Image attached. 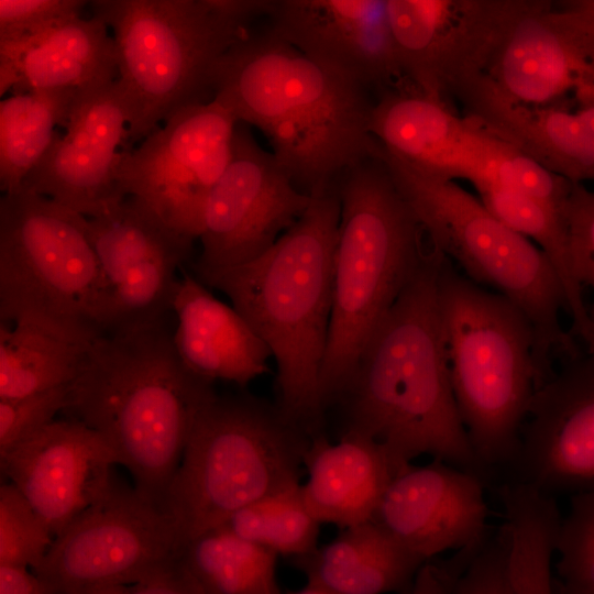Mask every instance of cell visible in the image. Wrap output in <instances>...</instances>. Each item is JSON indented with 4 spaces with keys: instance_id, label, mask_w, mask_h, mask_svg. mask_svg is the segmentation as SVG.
I'll list each match as a JSON object with an SVG mask.
<instances>
[{
    "instance_id": "1f68e13d",
    "label": "cell",
    "mask_w": 594,
    "mask_h": 594,
    "mask_svg": "<svg viewBox=\"0 0 594 594\" xmlns=\"http://www.w3.org/2000/svg\"><path fill=\"white\" fill-rule=\"evenodd\" d=\"M319 525L305 504L301 484H296L239 509L222 526L277 556L294 559L318 547Z\"/></svg>"
},
{
    "instance_id": "30bf717a",
    "label": "cell",
    "mask_w": 594,
    "mask_h": 594,
    "mask_svg": "<svg viewBox=\"0 0 594 594\" xmlns=\"http://www.w3.org/2000/svg\"><path fill=\"white\" fill-rule=\"evenodd\" d=\"M309 440L277 406L217 395L197 418L167 492L183 549L239 509L299 484Z\"/></svg>"
},
{
    "instance_id": "484cf974",
    "label": "cell",
    "mask_w": 594,
    "mask_h": 594,
    "mask_svg": "<svg viewBox=\"0 0 594 594\" xmlns=\"http://www.w3.org/2000/svg\"><path fill=\"white\" fill-rule=\"evenodd\" d=\"M173 341L195 374L245 386L268 371L270 349L248 321L184 268L173 301Z\"/></svg>"
},
{
    "instance_id": "4dcf8cb0",
    "label": "cell",
    "mask_w": 594,
    "mask_h": 594,
    "mask_svg": "<svg viewBox=\"0 0 594 594\" xmlns=\"http://www.w3.org/2000/svg\"><path fill=\"white\" fill-rule=\"evenodd\" d=\"M89 345L72 342L32 324L1 322L0 399L70 385Z\"/></svg>"
},
{
    "instance_id": "7bdbcfd3",
    "label": "cell",
    "mask_w": 594,
    "mask_h": 594,
    "mask_svg": "<svg viewBox=\"0 0 594 594\" xmlns=\"http://www.w3.org/2000/svg\"><path fill=\"white\" fill-rule=\"evenodd\" d=\"M280 594V593H279ZM285 594H339L322 586L306 583V585L299 590L290 591Z\"/></svg>"
},
{
    "instance_id": "f1b7e54d",
    "label": "cell",
    "mask_w": 594,
    "mask_h": 594,
    "mask_svg": "<svg viewBox=\"0 0 594 594\" xmlns=\"http://www.w3.org/2000/svg\"><path fill=\"white\" fill-rule=\"evenodd\" d=\"M80 90H35L11 95L0 102V188L21 187L65 128Z\"/></svg>"
},
{
    "instance_id": "d6a6232c",
    "label": "cell",
    "mask_w": 594,
    "mask_h": 594,
    "mask_svg": "<svg viewBox=\"0 0 594 594\" xmlns=\"http://www.w3.org/2000/svg\"><path fill=\"white\" fill-rule=\"evenodd\" d=\"M556 552L557 583L569 594H594V491L571 496Z\"/></svg>"
},
{
    "instance_id": "d590c367",
    "label": "cell",
    "mask_w": 594,
    "mask_h": 594,
    "mask_svg": "<svg viewBox=\"0 0 594 594\" xmlns=\"http://www.w3.org/2000/svg\"><path fill=\"white\" fill-rule=\"evenodd\" d=\"M508 557L509 536L503 524L491 532L458 580L452 594H514Z\"/></svg>"
},
{
    "instance_id": "2e32d148",
    "label": "cell",
    "mask_w": 594,
    "mask_h": 594,
    "mask_svg": "<svg viewBox=\"0 0 594 594\" xmlns=\"http://www.w3.org/2000/svg\"><path fill=\"white\" fill-rule=\"evenodd\" d=\"M87 230L110 295V334L166 321L180 280L178 271L193 262L194 241L134 196L87 218Z\"/></svg>"
},
{
    "instance_id": "5bb4252c",
    "label": "cell",
    "mask_w": 594,
    "mask_h": 594,
    "mask_svg": "<svg viewBox=\"0 0 594 594\" xmlns=\"http://www.w3.org/2000/svg\"><path fill=\"white\" fill-rule=\"evenodd\" d=\"M529 0H387L404 79L449 106L486 74Z\"/></svg>"
},
{
    "instance_id": "60d3db41",
    "label": "cell",
    "mask_w": 594,
    "mask_h": 594,
    "mask_svg": "<svg viewBox=\"0 0 594 594\" xmlns=\"http://www.w3.org/2000/svg\"><path fill=\"white\" fill-rule=\"evenodd\" d=\"M0 594H50L29 568L0 565Z\"/></svg>"
},
{
    "instance_id": "44dd1931",
    "label": "cell",
    "mask_w": 594,
    "mask_h": 594,
    "mask_svg": "<svg viewBox=\"0 0 594 594\" xmlns=\"http://www.w3.org/2000/svg\"><path fill=\"white\" fill-rule=\"evenodd\" d=\"M0 464L55 538L109 491L119 463L98 433L65 418L0 455Z\"/></svg>"
},
{
    "instance_id": "603a6c76",
    "label": "cell",
    "mask_w": 594,
    "mask_h": 594,
    "mask_svg": "<svg viewBox=\"0 0 594 594\" xmlns=\"http://www.w3.org/2000/svg\"><path fill=\"white\" fill-rule=\"evenodd\" d=\"M464 117L544 169L572 183L594 182V103L531 107L502 96L485 74L458 94Z\"/></svg>"
},
{
    "instance_id": "8d00e7d4",
    "label": "cell",
    "mask_w": 594,
    "mask_h": 594,
    "mask_svg": "<svg viewBox=\"0 0 594 594\" xmlns=\"http://www.w3.org/2000/svg\"><path fill=\"white\" fill-rule=\"evenodd\" d=\"M565 217L572 271L578 283L594 293V190L574 183ZM590 316L594 328V305Z\"/></svg>"
},
{
    "instance_id": "ab89813d",
    "label": "cell",
    "mask_w": 594,
    "mask_h": 594,
    "mask_svg": "<svg viewBox=\"0 0 594 594\" xmlns=\"http://www.w3.org/2000/svg\"><path fill=\"white\" fill-rule=\"evenodd\" d=\"M94 594H202L177 562L170 570L145 582L114 586Z\"/></svg>"
},
{
    "instance_id": "ac0fdd59",
    "label": "cell",
    "mask_w": 594,
    "mask_h": 594,
    "mask_svg": "<svg viewBox=\"0 0 594 594\" xmlns=\"http://www.w3.org/2000/svg\"><path fill=\"white\" fill-rule=\"evenodd\" d=\"M130 109L117 81L80 90L66 124L22 187L95 218L123 196L117 166L124 148Z\"/></svg>"
},
{
    "instance_id": "74e56055",
    "label": "cell",
    "mask_w": 594,
    "mask_h": 594,
    "mask_svg": "<svg viewBox=\"0 0 594 594\" xmlns=\"http://www.w3.org/2000/svg\"><path fill=\"white\" fill-rule=\"evenodd\" d=\"M87 6L82 0H0V40L29 36L82 16Z\"/></svg>"
},
{
    "instance_id": "9c48e42d",
    "label": "cell",
    "mask_w": 594,
    "mask_h": 594,
    "mask_svg": "<svg viewBox=\"0 0 594 594\" xmlns=\"http://www.w3.org/2000/svg\"><path fill=\"white\" fill-rule=\"evenodd\" d=\"M384 161L432 245L465 277L504 296L528 319L540 384L553 374L556 358L578 355L560 320L566 312L564 293L544 253L457 182L420 173L386 152Z\"/></svg>"
},
{
    "instance_id": "4316f807",
    "label": "cell",
    "mask_w": 594,
    "mask_h": 594,
    "mask_svg": "<svg viewBox=\"0 0 594 594\" xmlns=\"http://www.w3.org/2000/svg\"><path fill=\"white\" fill-rule=\"evenodd\" d=\"M292 561L307 583L339 594H408L426 563L374 520L343 528L329 543Z\"/></svg>"
},
{
    "instance_id": "8fae6325",
    "label": "cell",
    "mask_w": 594,
    "mask_h": 594,
    "mask_svg": "<svg viewBox=\"0 0 594 594\" xmlns=\"http://www.w3.org/2000/svg\"><path fill=\"white\" fill-rule=\"evenodd\" d=\"M370 129L389 155L429 176L465 179L477 193L509 188L566 208L573 189L574 183L410 86L380 95Z\"/></svg>"
},
{
    "instance_id": "d4e9b609",
    "label": "cell",
    "mask_w": 594,
    "mask_h": 594,
    "mask_svg": "<svg viewBox=\"0 0 594 594\" xmlns=\"http://www.w3.org/2000/svg\"><path fill=\"white\" fill-rule=\"evenodd\" d=\"M407 464L361 433L343 431L338 442L317 433L304 454L305 504L319 524L343 529L372 520L389 483Z\"/></svg>"
},
{
    "instance_id": "83f0119b",
    "label": "cell",
    "mask_w": 594,
    "mask_h": 594,
    "mask_svg": "<svg viewBox=\"0 0 594 594\" xmlns=\"http://www.w3.org/2000/svg\"><path fill=\"white\" fill-rule=\"evenodd\" d=\"M514 594H553L552 557L561 514L554 498L518 482L499 487Z\"/></svg>"
},
{
    "instance_id": "5b68a950",
    "label": "cell",
    "mask_w": 594,
    "mask_h": 594,
    "mask_svg": "<svg viewBox=\"0 0 594 594\" xmlns=\"http://www.w3.org/2000/svg\"><path fill=\"white\" fill-rule=\"evenodd\" d=\"M337 186L341 216L320 375L324 408L343 398L362 350L433 248L384 155L349 168Z\"/></svg>"
},
{
    "instance_id": "b9f144b4",
    "label": "cell",
    "mask_w": 594,
    "mask_h": 594,
    "mask_svg": "<svg viewBox=\"0 0 594 594\" xmlns=\"http://www.w3.org/2000/svg\"><path fill=\"white\" fill-rule=\"evenodd\" d=\"M560 4L594 24V0H569L561 1Z\"/></svg>"
},
{
    "instance_id": "7a4b0ae2",
    "label": "cell",
    "mask_w": 594,
    "mask_h": 594,
    "mask_svg": "<svg viewBox=\"0 0 594 594\" xmlns=\"http://www.w3.org/2000/svg\"><path fill=\"white\" fill-rule=\"evenodd\" d=\"M444 256L433 246L359 358L343 400L348 425L399 462L422 454L482 477L450 381L439 305Z\"/></svg>"
},
{
    "instance_id": "e0dca14e",
    "label": "cell",
    "mask_w": 594,
    "mask_h": 594,
    "mask_svg": "<svg viewBox=\"0 0 594 594\" xmlns=\"http://www.w3.org/2000/svg\"><path fill=\"white\" fill-rule=\"evenodd\" d=\"M508 472L552 498L594 491V351L563 361L536 389Z\"/></svg>"
},
{
    "instance_id": "4fadbf2b",
    "label": "cell",
    "mask_w": 594,
    "mask_h": 594,
    "mask_svg": "<svg viewBox=\"0 0 594 594\" xmlns=\"http://www.w3.org/2000/svg\"><path fill=\"white\" fill-rule=\"evenodd\" d=\"M237 119L220 102L184 108L122 151L117 179L185 238L199 239L208 197L232 157Z\"/></svg>"
},
{
    "instance_id": "3957f363",
    "label": "cell",
    "mask_w": 594,
    "mask_h": 594,
    "mask_svg": "<svg viewBox=\"0 0 594 594\" xmlns=\"http://www.w3.org/2000/svg\"><path fill=\"white\" fill-rule=\"evenodd\" d=\"M216 397L213 382L184 364L164 321L94 341L63 413L98 433L135 491L166 509L194 425Z\"/></svg>"
},
{
    "instance_id": "e575fe53",
    "label": "cell",
    "mask_w": 594,
    "mask_h": 594,
    "mask_svg": "<svg viewBox=\"0 0 594 594\" xmlns=\"http://www.w3.org/2000/svg\"><path fill=\"white\" fill-rule=\"evenodd\" d=\"M68 393L69 385H65L23 397L0 399V455L56 420V415L66 407Z\"/></svg>"
},
{
    "instance_id": "52a82bcc",
    "label": "cell",
    "mask_w": 594,
    "mask_h": 594,
    "mask_svg": "<svg viewBox=\"0 0 594 594\" xmlns=\"http://www.w3.org/2000/svg\"><path fill=\"white\" fill-rule=\"evenodd\" d=\"M439 305L453 395L473 451L490 476L508 472L540 386L531 326L513 302L446 256Z\"/></svg>"
},
{
    "instance_id": "d6986e66",
    "label": "cell",
    "mask_w": 594,
    "mask_h": 594,
    "mask_svg": "<svg viewBox=\"0 0 594 594\" xmlns=\"http://www.w3.org/2000/svg\"><path fill=\"white\" fill-rule=\"evenodd\" d=\"M593 61L594 24L561 4L529 0L485 75L508 100L546 107L569 91L581 101Z\"/></svg>"
},
{
    "instance_id": "836d02e7",
    "label": "cell",
    "mask_w": 594,
    "mask_h": 594,
    "mask_svg": "<svg viewBox=\"0 0 594 594\" xmlns=\"http://www.w3.org/2000/svg\"><path fill=\"white\" fill-rule=\"evenodd\" d=\"M54 536L24 495L10 482L0 487V565L35 569Z\"/></svg>"
},
{
    "instance_id": "cb8c5ba5",
    "label": "cell",
    "mask_w": 594,
    "mask_h": 594,
    "mask_svg": "<svg viewBox=\"0 0 594 594\" xmlns=\"http://www.w3.org/2000/svg\"><path fill=\"white\" fill-rule=\"evenodd\" d=\"M118 77L116 43L98 18L77 16L35 34L0 40V96L89 89Z\"/></svg>"
},
{
    "instance_id": "6da1fadb",
    "label": "cell",
    "mask_w": 594,
    "mask_h": 594,
    "mask_svg": "<svg viewBox=\"0 0 594 594\" xmlns=\"http://www.w3.org/2000/svg\"><path fill=\"white\" fill-rule=\"evenodd\" d=\"M213 99L257 128L305 194L336 185L349 168L384 155L370 129L369 89L278 37L249 30L220 58Z\"/></svg>"
},
{
    "instance_id": "f35d334b",
    "label": "cell",
    "mask_w": 594,
    "mask_h": 594,
    "mask_svg": "<svg viewBox=\"0 0 594 594\" xmlns=\"http://www.w3.org/2000/svg\"><path fill=\"white\" fill-rule=\"evenodd\" d=\"M485 541L427 561L418 571L408 594H452L470 562Z\"/></svg>"
},
{
    "instance_id": "9a60e30c",
    "label": "cell",
    "mask_w": 594,
    "mask_h": 594,
    "mask_svg": "<svg viewBox=\"0 0 594 594\" xmlns=\"http://www.w3.org/2000/svg\"><path fill=\"white\" fill-rule=\"evenodd\" d=\"M311 195L299 190L251 127L237 122L232 157L205 206L201 252L191 268H221L267 251L305 212Z\"/></svg>"
},
{
    "instance_id": "ee69618b",
    "label": "cell",
    "mask_w": 594,
    "mask_h": 594,
    "mask_svg": "<svg viewBox=\"0 0 594 594\" xmlns=\"http://www.w3.org/2000/svg\"><path fill=\"white\" fill-rule=\"evenodd\" d=\"M553 594H569L566 593L553 579Z\"/></svg>"
},
{
    "instance_id": "8992f818",
    "label": "cell",
    "mask_w": 594,
    "mask_h": 594,
    "mask_svg": "<svg viewBox=\"0 0 594 594\" xmlns=\"http://www.w3.org/2000/svg\"><path fill=\"white\" fill-rule=\"evenodd\" d=\"M268 0H95L92 15L110 30L117 81L130 109L122 151L179 110L213 99V72Z\"/></svg>"
},
{
    "instance_id": "7c38bea8",
    "label": "cell",
    "mask_w": 594,
    "mask_h": 594,
    "mask_svg": "<svg viewBox=\"0 0 594 594\" xmlns=\"http://www.w3.org/2000/svg\"><path fill=\"white\" fill-rule=\"evenodd\" d=\"M182 550L172 515L114 479L32 571L50 594H94L153 579L174 568Z\"/></svg>"
},
{
    "instance_id": "f546056e",
    "label": "cell",
    "mask_w": 594,
    "mask_h": 594,
    "mask_svg": "<svg viewBox=\"0 0 594 594\" xmlns=\"http://www.w3.org/2000/svg\"><path fill=\"white\" fill-rule=\"evenodd\" d=\"M277 557L220 526L189 541L178 563L202 594H279Z\"/></svg>"
},
{
    "instance_id": "277c9868",
    "label": "cell",
    "mask_w": 594,
    "mask_h": 594,
    "mask_svg": "<svg viewBox=\"0 0 594 594\" xmlns=\"http://www.w3.org/2000/svg\"><path fill=\"white\" fill-rule=\"evenodd\" d=\"M341 202L337 184L311 195L300 218L260 256L221 268H191L226 294L277 366V408L310 437L324 409L320 375L332 309Z\"/></svg>"
},
{
    "instance_id": "ffe728a7",
    "label": "cell",
    "mask_w": 594,
    "mask_h": 594,
    "mask_svg": "<svg viewBox=\"0 0 594 594\" xmlns=\"http://www.w3.org/2000/svg\"><path fill=\"white\" fill-rule=\"evenodd\" d=\"M485 483L439 459L409 463L389 483L372 520L427 562L487 539Z\"/></svg>"
},
{
    "instance_id": "7402d4cb",
    "label": "cell",
    "mask_w": 594,
    "mask_h": 594,
    "mask_svg": "<svg viewBox=\"0 0 594 594\" xmlns=\"http://www.w3.org/2000/svg\"><path fill=\"white\" fill-rule=\"evenodd\" d=\"M267 18L278 37L369 90L404 79L387 0H275Z\"/></svg>"
},
{
    "instance_id": "ba28073f",
    "label": "cell",
    "mask_w": 594,
    "mask_h": 594,
    "mask_svg": "<svg viewBox=\"0 0 594 594\" xmlns=\"http://www.w3.org/2000/svg\"><path fill=\"white\" fill-rule=\"evenodd\" d=\"M0 318L84 345L112 331L87 218L22 186L0 199Z\"/></svg>"
}]
</instances>
